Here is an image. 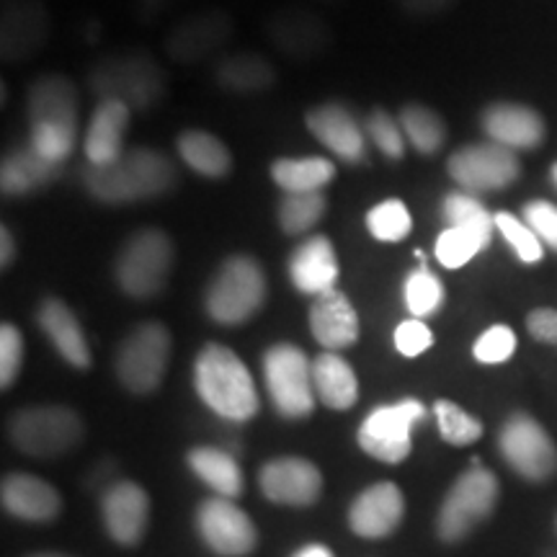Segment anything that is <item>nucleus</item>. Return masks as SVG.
<instances>
[{"label":"nucleus","instance_id":"obj_10","mask_svg":"<svg viewBox=\"0 0 557 557\" xmlns=\"http://www.w3.org/2000/svg\"><path fill=\"white\" fill-rule=\"evenodd\" d=\"M498 493V478L487 468H480L478 462L472 465L449 487L447 498L438 508V537L444 542H459L468 537L472 529L491 517L493 508H496Z\"/></svg>","mask_w":557,"mask_h":557},{"label":"nucleus","instance_id":"obj_5","mask_svg":"<svg viewBox=\"0 0 557 557\" xmlns=\"http://www.w3.org/2000/svg\"><path fill=\"white\" fill-rule=\"evenodd\" d=\"M88 88L99 101H122L132 111H148L165 96V73L145 50L111 52L90 67Z\"/></svg>","mask_w":557,"mask_h":557},{"label":"nucleus","instance_id":"obj_29","mask_svg":"<svg viewBox=\"0 0 557 557\" xmlns=\"http://www.w3.org/2000/svg\"><path fill=\"white\" fill-rule=\"evenodd\" d=\"M315 395L325 408L348 410L359 400V380L354 367L338 351H323L312 361Z\"/></svg>","mask_w":557,"mask_h":557},{"label":"nucleus","instance_id":"obj_23","mask_svg":"<svg viewBox=\"0 0 557 557\" xmlns=\"http://www.w3.org/2000/svg\"><path fill=\"white\" fill-rule=\"evenodd\" d=\"M132 109L122 101H99L94 114H90L86 135H83V152H86V165L116 163L127 148H124V135L129 129Z\"/></svg>","mask_w":557,"mask_h":557},{"label":"nucleus","instance_id":"obj_35","mask_svg":"<svg viewBox=\"0 0 557 557\" xmlns=\"http://www.w3.org/2000/svg\"><path fill=\"white\" fill-rule=\"evenodd\" d=\"M416 256L421 259V263L406 276L403 297H406V308L410 312V318L426 320L442 310L444 299H447V289H444L442 278L429 269L426 256H423L421 250H416Z\"/></svg>","mask_w":557,"mask_h":557},{"label":"nucleus","instance_id":"obj_51","mask_svg":"<svg viewBox=\"0 0 557 557\" xmlns=\"http://www.w3.org/2000/svg\"><path fill=\"white\" fill-rule=\"evenodd\" d=\"M295 557H333V553L325 545H308V547L297 549Z\"/></svg>","mask_w":557,"mask_h":557},{"label":"nucleus","instance_id":"obj_24","mask_svg":"<svg viewBox=\"0 0 557 557\" xmlns=\"http://www.w3.org/2000/svg\"><path fill=\"white\" fill-rule=\"evenodd\" d=\"M101 511L103 524H107L111 540L129 547L137 545V542L143 540L145 529H148L150 498L143 485L122 480V483L111 485L107 491Z\"/></svg>","mask_w":557,"mask_h":557},{"label":"nucleus","instance_id":"obj_42","mask_svg":"<svg viewBox=\"0 0 557 557\" xmlns=\"http://www.w3.org/2000/svg\"><path fill=\"white\" fill-rule=\"evenodd\" d=\"M367 137L372 139V145L377 148L382 156L393 163L406 158V148H408V139L406 132H403L400 122L389 114L387 109H372L367 114Z\"/></svg>","mask_w":557,"mask_h":557},{"label":"nucleus","instance_id":"obj_49","mask_svg":"<svg viewBox=\"0 0 557 557\" xmlns=\"http://www.w3.org/2000/svg\"><path fill=\"white\" fill-rule=\"evenodd\" d=\"M173 3H178V0H135V18L145 26L156 24Z\"/></svg>","mask_w":557,"mask_h":557},{"label":"nucleus","instance_id":"obj_28","mask_svg":"<svg viewBox=\"0 0 557 557\" xmlns=\"http://www.w3.org/2000/svg\"><path fill=\"white\" fill-rule=\"evenodd\" d=\"M60 171V163L47 160L29 143L18 145L0 160V191L3 197H26L58 181Z\"/></svg>","mask_w":557,"mask_h":557},{"label":"nucleus","instance_id":"obj_16","mask_svg":"<svg viewBox=\"0 0 557 557\" xmlns=\"http://www.w3.org/2000/svg\"><path fill=\"white\" fill-rule=\"evenodd\" d=\"M197 527L207 547L222 557H246L259 545L256 524L233 498H207L197 511Z\"/></svg>","mask_w":557,"mask_h":557},{"label":"nucleus","instance_id":"obj_31","mask_svg":"<svg viewBox=\"0 0 557 557\" xmlns=\"http://www.w3.org/2000/svg\"><path fill=\"white\" fill-rule=\"evenodd\" d=\"M178 158L199 176L220 181L233 173V152L218 135L205 129H184L176 139Z\"/></svg>","mask_w":557,"mask_h":557},{"label":"nucleus","instance_id":"obj_4","mask_svg":"<svg viewBox=\"0 0 557 557\" xmlns=\"http://www.w3.org/2000/svg\"><path fill=\"white\" fill-rule=\"evenodd\" d=\"M267 271L248 253H233L214 269L205 289V310L218 325L235 329L256 318L267 302Z\"/></svg>","mask_w":557,"mask_h":557},{"label":"nucleus","instance_id":"obj_38","mask_svg":"<svg viewBox=\"0 0 557 557\" xmlns=\"http://www.w3.org/2000/svg\"><path fill=\"white\" fill-rule=\"evenodd\" d=\"M487 246H491V240L483 238V235L472 233V230H465V227L447 225L436 235L434 256L444 269L457 271L468 267V263L475 259V256L483 253Z\"/></svg>","mask_w":557,"mask_h":557},{"label":"nucleus","instance_id":"obj_33","mask_svg":"<svg viewBox=\"0 0 557 557\" xmlns=\"http://www.w3.org/2000/svg\"><path fill=\"white\" fill-rule=\"evenodd\" d=\"M194 475L207 483L222 498H235L243 493V470L227 451L218 447H194L186 457Z\"/></svg>","mask_w":557,"mask_h":557},{"label":"nucleus","instance_id":"obj_3","mask_svg":"<svg viewBox=\"0 0 557 557\" xmlns=\"http://www.w3.org/2000/svg\"><path fill=\"white\" fill-rule=\"evenodd\" d=\"M194 387L201 403L225 421H250L259 413L253 374L233 348L207 344L194 361Z\"/></svg>","mask_w":557,"mask_h":557},{"label":"nucleus","instance_id":"obj_11","mask_svg":"<svg viewBox=\"0 0 557 557\" xmlns=\"http://www.w3.org/2000/svg\"><path fill=\"white\" fill-rule=\"evenodd\" d=\"M423 418H426V408L416 398L377 406L361 421L357 431L359 447L380 462H406L410 449H413V426Z\"/></svg>","mask_w":557,"mask_h":557},{"label":"nucleus","instance_id":"obj_52","mask_svg":"<svg viewBox=\"0 0 557 557\" xmlns=\"http://www.w3.org/2000/svg\"><path fill=\"white\" fill-rule=\"evenodd\" d=\"M549 178H553V184L557 186V160L553 163V169H549Z\"/></svg>","mask_w":557,"mask_h":557},{"label":"nucleus","instance_id":"obj_15","mask_svg":"<svg viewBox=\"0 0 557 557\" xmlns=\"http://www.w3.org/2000/svg\"><path fill=\"white\" fill-rule=\"evenodd\" d=\"M267 37L289 60H315L331 47L329 21L305 5H284L267 18Z\"/></svg>","mask_w":557,"mask_h":557},{"label":"nucleus","instance_id":"obj_21","mask_svg":"<svg viewBox=\"0 0 557 557\" xmlns=\"http://www.w3.org/2000/svg\"><path fill=\"white\" fill-rule=\"evenodd\" d=\"M292 287L302 295L320 297L325 292L336 289L341 278V263L336 246L329 235H310L302 243H297L287 261Z\"/></svg>","mask_w":557,"mask_h":557},{"label":"nucleus","instance_id":"obj_46","mask_svg":"<svg viewBox=\"0 0 557 557\" xmlns=\"http://www.w3.org/2000/svg\"><path fill=\"white\" fill-rule=\"evenodd\" d=\"M431 346H434V333H431L423 320L408 318L395 329V348H398V354H403V357L416 359L421 354H426Z\"/></svg>","mask_w":557,"mask_h":557},{"label":"nucleus","instance_id":"obj_12","mask_svg":"<svg viewBox=\"0 0 557 557\" xmlns=\"http://www.w3.org/2000/svg\"><path fill=\"white\" fill-rule=\"evenodd\" d=\"M449 178L468 194H491L504 191L513 186L521 176V160L513 150L496 143L465 145L455 150L447 160Z\"/></svg>","mask_w":557,"mask_h":557},{"label":"nucleus","instance_id":"obj_30","mask_svg":"<svg viewBox=\"0 0 557 557\" xmlns=\"http://www.w3.org/2000/svg\"><path fill=\"white\" fill-rule=\"evenodd\" d=\"M214 81L230 94H263L276 86V67L250 50L230 52L214 67Z\"/></svg>","mask_w":557,"mask_h":557},{"label":"nucleus","instance_id":"obj_7","mask_svg":"<svg viewBox=\"0 0 557 557\" xmlns=\"http://www.w3.org/2000/svg\"><path fill=\"white\" fill-rule=\"evenodd\" d=\"M11 442L24 455L54 459L78 449L86 429L67 406H29L11 418Z\"/></svg>","mask_w":557,"mask_h":557},{"label":"nucleus","instance_id":"obj_44","mask_svg":"<svg viewBox=\"0 0 557 557\" xmlns=\"http://www.w3.org/2000/svg\"><path fill=\"white\" fill-rule=\"evenodd\" d=\"M24 364V336L13 323L0 325V387L9 389Z\"/></svg>","mask_w":557,"mask_h":557},{"label":"nucleus","instance_id":"obj_36","mask_svg":"<svg viewBox=\"0 0 557 557\" xmlns=\"http://www.w3.org/2000/svg\"><path fill=\"white\" fill-rule=\"evenodd\" d=\"M325 209H329V199H325L323 191L284 194V199L276 207L278 227L292 238H299L323 220Z\"/></svg>","mask_w":557,"mask_h":557},{"label":"nucleus","instance_id":"obj_50","mask_svg":"<svg viewBox=\"0 0 557 557\" xmlns=\"http://www.w3.org/2000/svg\"><path fill=\"white\" fill-rule=\"evenodd\" d=\"M13 259H16V240H13V233L9 227H0V267L9 269Z\"/></svg>","mask_w":557,"mask_h":557},{"label":"nucleus","instance_id":"obj_45","mask_svg":"<svg viewBox=\"0 0 557 557\" xmlns=\"http://www.w3.org/2000/svg\"><path fill=\"white\" fill-rule=\"evenodd\" d=\"M521 220L534 230L542 246L557 253V205L547 199H532L521 207Z\"/></svg>","mask_w":557,"mask_h":557},{"label":"nucleus","instance_id":"obj_18","mask_svg":"<svg viewBox=\"0 0 557 557\" xmlns=\"http://www.w3.org/2000/svg\"><path fill=\"white\" fill-rule=\"evenodd\" d=\"M305 124L331 156L341 158V163L357 165L367 158V127H361L354 111L344 103H318L305 114Z\"/></svg>","mask_w":557,"mask_h":557},{"label":"nucleus","instance_id":"obj_14","mask_svg":"<svg viewBox=\"0 0 557 557\" xmlns=\"http://www.w3.org/2000/svg\"><path fill=\"white\" fill-rule=\"evenodd\" d=\"M235 32V21L225 9H205L181 18L165 34L163 50L178 65H197L230 45Z\"/></svg>","mask_w":557,"mask_h":557},{"label":"nucleus","instance_id":"obj_27","mask_svg":"<svg viewBox=\"0 0 557 557\" xmlns=\"http://www.w3.org/2000/svg\"><path fill=\"white\" fill-rule=\"evenodd\" d=\"M0 500H3V508L11 517L39 521V524L58 519L62 508L58 487L37 475H26V472H13V475L3 478Z\"/></svg>","mask_w":557,"mask_h":557},{"label":"nucleus","instance_id":"obj_8","mask_svg":"<svg viewBox=\"0 0 557 557\" xmlns=\"http://www.w3.org/2000/svg\"><path fill=\"white\" fill-rule=\"evenodd\" d=\"M173 338L160 320H145L127 333L116 351V377L132 395H150L163 385L171 364Z\"/></svg>","mask_w":557,"mask_h":557},{"label":"nucleus","instance_id":"obj_48","mask_svg":"<svg viewBox=\"0 0 557 557\" xmlns=\"http://www.w3.org/2000/svg\"><path fill=\"white\" fill-rule=\"evenodd\" d=\"M455 0H398L400 11L413 18H431L449 9Z\"/></svg>","mask_w":557,"mask_h":557},{"label":"nucleus","instance_id":"obj_32","mask_svg":"<svg viewBox=\"0 0 557 557\" xmlns=\"http://www.w3.org/2000/svg\"><path fill=\"white\" fill-rule=\"evenodd\" d=\"M336 178V163L320 156L276 158L271 163V181L284 194L323 191Z\"/></svg>","mask_w":557,"mask_h":557},{"label":"nucleus","instance_id":"obj_54","mask_svg":"<svg viewBox=\"0 0 557 557\" xmlns=\"http://www.w3.org/2000/svg\"><path fill=\"white\" fill-rule=\"evenodd\" d=\"M34 557H67V555H60V553H41V555H34Z\"/></svg>","mask_w":557,"mask_h":557},{"label":"nucleus","instance_id":"obj_13","mask_svg":"<svg viewBox=\"0 0 557 557\" xmlns=\"http://www.w3.org/2000/svg\"><path fill=\"white\" fill-rule=\"evenodd\" d=\"M498 449L521 478L534 480V483H542L557 472V447L553 436L537 418L527 413H513L500 426Z\"/></svg>","mask_w":557,"mask_h":557},{"label":"nucleus","instance_id":"obj_22","mask_svg":"<svg viewBox=\"0 0 557 557\" xmlns=\"http://www.w3.org/2000/svg\"><path fill=\"white\" fill-rule=\"evenodd\" d=\"M406 513V498L395 483H377L361 491L351 508H348V524L354 534L367 540H382L398 529Z\"/></svg>","mask_w":557,"mask_h":557},{"label":"nucleus","instance_id":"obj_40","mask_svg":"<svg viewBox=\"0 0 557 557\" xmlns=\"http://www.w3.org/2000/svg\"><path fill=\"white\" fill-rule=\"evenodd\" d=\"M434 416L438 434H442L444 442L455 444V447H468V444L483 436V423L465 408H459L457 403L436 400Z\"/></svg>","mask_w":557,"mask_h":557},{"label":"nucleus","instance_id":"obj_37","mask_svg":"<svg viewBox=\"0 0 557 557\" xmlns=\"http://www.w3.org/2000/svg\"><path fill=\"white\" fill-rule=\"evenodd\" d=\"M442 218L449 227L472 230L487 240H493V233H496V214L487 212L483 201L468 191L447 194L442 201Z\"/></svg>","mask_w":557,"mask_h":557},{"label":"nucleus","instance_id":"obj_53","mask_svg":"<svg viewBox=\"0 0 557 557\" xmlns=\"http://www.w3.org/2000/svg\"><path fill=\"white\" fill-rule=\"evenodd\" d=\"M320 3H325V5H341V3H346V0H320Z\"/></svg>","mask_w":557,"mask_h":557},{"label":"nucleus","instance_id":"obj_55","mask_svg":"<svg viewBox=\"0 0 557 557\" xmlns=\"http://www.w3.org/2000/svg\"><path fill=\"white\" fill-rule=\"evenodd\" d=\"M5 3H11V0H5Z\"/></svg>","mask_w":557,"mask_h":557},{"label":"nucleus","instance_id":"obj_2","mask_svg":"<svg viewBox=\"0 0 557 557\" xmlns=\"http://www.w3.org/2000/svg\"><path fill=\"white\" fill-rule=\"evenodd\" d=\"M29 145L52 163H65L78 145L81 96L62 73L39 75L26 90Z\"/></svg>","mask_w":557,"mask_h":557},{"label":"nucleus","instance_id":"obj_39","mask_svg":"<svg viewBox=\"0 0 557 557\" xmlns=\"http://www.w3.org/2000/svg\"><path fill=\"white\" fill-rule=\"evenodd\" d=\"M364 225L377 243H400L408 238L410 230H413V218H410V209L403 199H382L380 205H374L367 212Z\"/></svg>","mask_w":557,"mask_h":557},{"label":"nucleus","instance_id":"obj_34","mask_svg":"<svg viewBox=\"0 0 557 557\" xmlns=\"http://www.w3.org/2000/svg\"><path fill=\"white\" fill-rule=\"evenodd\" d=\"M398 122L406 132L408 145L418 156H436L447 143V124L426 103H406L400 109Z\"/></svg>","mask_w":557,"mask_h":557},{"label":"nucleus","instance_id":"obj_9","mask_svg":"<svg viewBox=\"0 0 557 557\" xmlns=\"http://www.w3.org/2000/svg\"><path fill=\"white\" fill-rule=\"evenodd\" d=\"M263 380L276 413L284 418H308L315 410L318 395L312 382V361L295 344H274L263 354Z\"/></svg>","mask_w":557,"mask_h":557},{"label":"nucleus","instance_id":"obj_1","mask_svg":"<svg viewBox=\"0 0 557 557\" xmlns=\"http://www.w3.org/2000/svg\"><path fill=\"white\" fill-rule=\"evenodd\" d=\"M81 184L88 197L103 207H132L171 194L178 184V171L165 152L137 145L103 169L86 165Z\"/></svg>","mask_w":557,"mask_h":557},{"label":"nucleus","instance_id":"obj_41","mask_svg":"<svg viewBox=\"0 0 557 557\" xmlns=\"http://www.w3.org/2000/svg\"><path fill=\"white\" fill-rule=\"evenodd\" d=\"M496 230L504 235V240L511 246L517 259L524 263V267H537V263L545 259V246L534 235V230L527 225L524 220L517 218L511 212H496Z\"/></svg>","mask_w":557,"mask_h":557},{"label":"nucleus","instance_id":"obj_47","mask_svg":"<svg viewBox=\"0 0 557 557\" xmlns=\"http://www.w3.org/2000/svg\"><path fill=\"white\" fill-rule=\"evenodd\" d=\"M527 331L542 344L557 346V310L537 308L527 315Z\"/></svg>","mask_w":557,"mask_h":557},{"label":"nucleus","instance_id":"obj_6","mask_svg":"<svg viewBox=\"0 0 557 557\" xmlns=\"http://www.w3.org/2000/svg\"><path fill=\"white\" fill-rule=\"evenodd\" d=\"M176 248L171 235L160 227H143L122 243L114 259V282L132 299H148L169 284Z\"/></svg>","mask_w":557,"mask_h":557},{"label":"nucleus","instance_id":"obj_20","mask_svg":"<svg viewBox=\"0 0 557 557\" xmlns=\"http://www.w3.org/2000/svg\"><path fill=\"white\" fill-rule=\"evenodd\" d=\"M263 496L282 506H312L323 493V475L310 459L278 457L261 470Z\"/></svg>","mask_w":557,"mask_h":557},{"label":"nucleus","instance_id":"obj_25","mask_svg":"<svg viewBox=\"0 0 557 557\" xmlns=\"http://www.w3.org/2000/svg\"><path fill=\"white\" fill-rule=\"evenodd\" d=\"M37 323L41 333L50 338V344L58 348V354L73 369L86 372L90 367V348L88 338L83 333L78 315L70 310V305L60 297H45L37 308Z\"/></svg>","mask_w":557,"mask_h":557},{"label":"nucleus","instance_id":"obj_43","mask_svg":"<svg viewBox=\"0 0 557 557\" xmlns=\"http://www.w3.org/2000/svg\"><path fill=\"white\" fill-rule=\"evenodd\" d=\"M513 351H517V333L504 323L491 325V329L480 333L475 344H472V357H475L480 364H504V361L513 357Z\"/></svg>","mask_w":557,"mask_h":557},{"label":"nucleus","instance_id":"obj_17","mask_svg":"<svg viewBox=\"0 0 557 557\" xmlns=\"http://www.w3.org/2000/svg\"><path fill=\"white\" fill-rule=\"evenodd\" d=\"M52 18L41 0H11L0 16V54L3 62L32 60L50 41Z\"/></svg>","mask_w":557,"mask_h":557},{"label":"nucleus","instance_id":"obj_26","mask_svg":"<svg viewBox=\"0 0 557 557\" xmlns=\"http://www.w3.org/2000/svg\"><path fill=\"white\" fill-rule=\"evenodd\" d=\"M310 333L329 351H341V348L357 344L359 315L351 299L341 289L315 297L310 308Z\"/></svg>","mask_w":557,"mask_h":557},{"label":"nucleus","instance_id":"obj_19","mask_svg":"<svg viewBox=\"0 0 557 557\" xmlns=\"http://www.w3.org/2000/svg\"><path fill=\"white\" fill-rule=\"evenodd\" d=\"M480 127L491 143L504 145L513 152L540 148L547 137V124L540 111L513 101L491 103L480 114Z\"/></svg>","mask_w":557,"mask_h":557}]
</instances>
